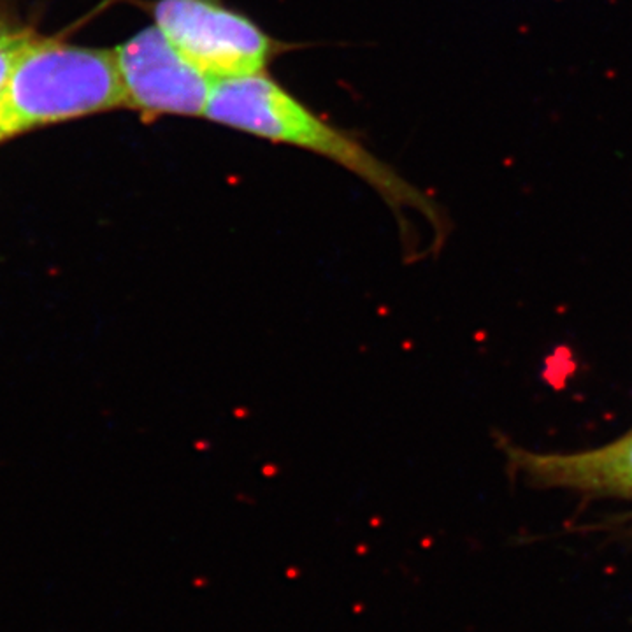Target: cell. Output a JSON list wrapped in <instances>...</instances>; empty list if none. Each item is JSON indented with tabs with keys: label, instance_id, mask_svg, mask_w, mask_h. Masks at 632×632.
Here are the masks:
<instances>
[{
	"label": "cell",
	"instance_id": "6da1fadb",
	"mask_svg": "<svg viewBox=\"0 0 632 632\" xmlns=\"http://www.w3.org/2000/svg\"><path fill=\"white\" fill-rule=\"evenodd\" d=\"M206 119L257 139L309 151L339 165L367 186L395 215L406 241L408 213L437 221L425 193L364 144L355 133L327 121L269 72L216 81Z\"/></svg>",
	"mask_w": 632,
	"mask_h": 632
},
{
	"label": "cell",
	"instance_id": "7a4b0ae2",
	"mask_svg": "<svg viewBox=\"0 0 632 632\" xmlns=\"http://www.w3.org/2000/svg\"><path fill=\"white\" fill-rule=\"evenodd\" d=\"M127 107L115 50L28 37L0 97V139L37 125Z\"/></svg>",
	"mask_w": 632,
	"mask_h": 632
},
{
	"label": "cell",
	"instance_id": "3957f363",
	"mask_svg": "<svg viewBox=\"0 0 632 632\" xmlns=\"http://www.w3.org/2000/svg\"><path fill=\"white\" fill-rule=\"evenodd\" d=\"M151 13L170 44L215 83L267 72L293 50L227 0H156Z\"/></svg>",
	"mask_w": 632,
	"mask_h": 632
},
{
	"label": "cell",
	"instance_id": "277c9868",
	"mask_svg": "<svg viewBox=\"0 0 632 632\" xmlns=\"http://www.w3.org/2000/svg\"><path fill=\"white\" fill-rule=\"evenodd\" d=\"M127 107L144 119L206 118L215 81L151 25L115 48Z\"/></svg>",
	"mask_w": 632,
	"mask_h": 632
},
{
	"label": "cell",
	"instance_id": "5b68a950",
	"mask_svg": "<svg viewBox=\"0 0 632 632\" xmlns=\"http://www.w3.org/2000/svg\"><path fill=\"white\" fill-rule=\"evenodd\" d=\"M513 460L537 485L632 497V435L573 455L516 451Z\"/></svg>",
	"mask_w": 632,
	"mask_h": 632
},
{
	"label": "cell",
	"instance_id": "8992f818",
	"mask_svg": "<svg viewBox=\"0 0 632 632\" xmlns=\"http://www.w3.org/2000/svg\"><path fill=\"white\" fill-rule=\"evenodd\" d=\"M28 37L30 33L27 32H16V30L0 27V97L7 86L14 64L23 50L25 42L28 41Z\"/></svg>",
	"mask_w": 632,
	"mask_h": 632
}]
</instances>
